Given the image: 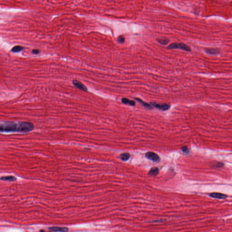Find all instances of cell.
<instances>
[{
  "mask_svg": "<svg viewBox=\"0 0 232 232\" xmlns=\"http://www.w3.org/2000/svg\"><path fill=\"white\" fill-rule=\"evenodd\" d=\"M32 52H33V53L34 54H39V52H40L39 51V50H33Z\"/></svg>",
  "mask_w": 232,
  "mask_h": 232,
  "instance_id": "19",
  "label": "cell"
},
{
  "mask_svg": "<svg viewBox=\"0 0 232 232\" xmlns=\"http://www.w3.org/2000/svg\"><path fill=\"white\" fill-rule=\"evenodd\" d=\"M151 104L155 108L162 111H167L171 108L170 105L165 103H151Z\"/></svg>",
  "mask_w": 232,
  "mask_h": 232,
  "instance_id": "4",
  "label": "cell"
},
{
  "mask_svg": "<svg viewBox=\"0 0 232 232\" xmlns=\"http://www.w3.org/2000/svg\"><path fill=\"white\" fill-rule=\"evenodd\" d=\"M181 151L184 153L186 154H188L189 152L188 148H187L186 146H184V147H182Z\"/></svg>",
  "mask_w": 232,
  "mask_h": 232,
  "instance_id": "17",
  "label": "cell"
},
{
  "mask_svg": "<svg viewBox=\"0 0 232 232\" xmlns=\"http://www.w3.org/2000/svg\"><path fill=\"white\" fill-rule=\"evenodd\" d=\"M23 50V47L20 46H16L13 48L12 49V51L14 52H18Z\"/></svg>",
  "mask_w": 232,
  "mask_h": 232,
  "instance_id": "15",
  "label": "cell"
},
{
  "mask_svg": "<svg viewBox=\"0 0 232 232\" xmlns=\"http://www.w3.org/2000/svg\"><path fill=\"white\" fill-rule=\"evenodd\" d=\"M130 157V155L128 153H122L120 155V158L121 159L122 161H124V162L127 161L129 159Z\"/></svg>",
  "mask_w": 232,
  "mask_h": 232,
  "instance_id": "13",
  "label": "cell"
},
{
  "mask_svg": "<svg viewBox=\"0 0 232 232\" xmlns=\"http://www.w3.org/2000/svg\"><path fill=\"white\" fill-rule=\"evenodd\" d=\"M73 84L76 87H77L81 90L84 91H87V87L84 85V84L81 83V82L79 81H77L76 80H74L73 81Z\"/></svg>",
  "mask_w": 232,
  "mask_h": 232,
  "instance_id": "5",
  "label": "cell"
},
{
  "mask_svg": "<svg viewBox=\"0 0 232 232\" xmlns=\"http://www.w3.org/2000/svg\"><path fill=\"white\" fill-rule=\"evenodd\" d=\"M0 180L4 181H14L17 180V179L12 175H9L7 176H3L1 177L0 178Z\"/></svg>",
  "mask_w": 232,
  "mask_h": 232,
  "instance_id": "10",
  "label": "cell"
},
{
  "mask_svg": "<svg viewBox=\"0 0 232 232\" xmlns=\"http://www.w3.org/2000/svg\"><path fill=\"white\" fill-rule=\"evenodd\" d=\"M49 229L54 232H67L69 231L67 228L62 227H52L50 228Z\"/></svg>",
  "mask_w": 232,
  "mask_h": 232,
  "instance_id": "6",
  "label": "cell"
},
{
  "mask_svg": "<svg viewBox=\"0 0 232 232\" xmlns=\"http://www.w3.org/2000/svg\"><path fill=\"white\" fill-rule=\"evenodd\" d=\"M121 102L122 103L126 104H129L132 106H134L136 105V103L134 101L131 100L127 98H123L121 99Z\"/></svg>",
  "mask_w": 232,
  "mask_h": 232,
  "instance_id": "12",
  "label": "cell"
},
{
  "mask_svg": "<svg viewBox=\"0 0 232 232\" xmlns=\"http://www.w3.org/2000/svg\"><path fill=\"white\" fill-rule=\"evenodd\" d=\"M40 232H45V231H44V230H41V231H40Z\"/></svg>",
  "mask_w": 232,
  "mask_h": 232,
  "instance_id": "20",
  "label": "cell"
},
{
  "mask_svg": "<svg viewBox=\"0 0 232 232\" xmlns=\"http://www.w3.org/2000/svg\"><path fill=\"white\" fill-rule=\"evenodd\" d=\"M146 157L153 162H158L160 161V158L157 154L153 152H148L146 154Z\"/></svg>",
  "mask_w": 232,
  "mask_h": 232,
  "instance_id": "3",
  "label": "cell"
},
{
  "mask_svg": "<svg viewBox=\"0 0 232 232\" xmlns=\"http://www.w3.org/2000/svg\"><path fill=\"white\" fill-rule=\"evenodd\" d=\"M205 51L206 53L212 55L217 54L220 52L219 49L216 48H206Z\"/></svg>",
  "mask_w": 232,
  "mask_h": 232,
  "instance_id": "8",
  "label": "cell"
},
{
  "mask_svg": "<svg viewBox=\"0 0 232 232\" xmlns=\"http://www.w3.org/2000/svg\"><path fill=\"white\" fill-rule=\"evenodd\" d=\"M167 48L169 49H180L187 52L191 51V49L187 45L181 43H172L169 45Z\"/></svg>",
  "mask_w": 232,
  "mask_h": 232,
  "instance_id": "2",
  "label": "cell"
},
{
  "mask_svg": "<svg viewBox=\"0 0 232 232\" xmlns=\"http://www.w3.org/2000/svg\"><path fill=\"white\" fill-rule=\"evenodd\" d=\"M135 99L137 101H138L139 103H140L143 106H144L145 108H146L149 109H151L152 108V107L151 105L148 104V103L145 102L144 101L142 100L140 98H136Z\"/></svg>",
  "mask_w": 232,
  "mask_h": 232,
  "instance_id": "9",
  "label": "cell"
},
{
  "mask_svg": "<svg viewBox=\"0 0 232 232\" xmlns=\"http://www.w3.org/2000/svg\"><path fill=\"white\" fill-rule=\"evenodd\" d=\"M125 39L124 37H123V36L122 35H121V36H119V37H118V42L120 43H123L125 42Z\"/></svg>",
  "mask_w": 232,
  "mask_h": 232,
  "instance_id": "16",
  "label": "cell"
},
{
  "mask_svg": "<svg viewBox=\"0 0 232 232\" xmlns=\"http://www.w3.org/2000/svg\"><path fill=\"white\" fill-rule=\"evenodd\" d=\"M209 196L214 198L218 199H224L227 197V195L220 193H212L209 194Z\"/></svg>",
  "mask_w": 232,
  "mask_h": 232,
  "instance_id": "7",
  "label": "cell"
},
{
  "mask_svg": "<svg viewBox=\"0 0 232 232\" xmlns=\"http://www.w3.org/2000/svg\"><path fill=\"white\" fill-rule=\"evenodd\" d=\"M223 165H224L223 163L222 162H217L216 164H215V167H217V168H219V167H221L222 166H223Z\"/></svg>",
  "mask_w": 232,
  "mask_h": 232,
  "instance_id": "18",
  "label": "cell"
},
{
  "mask_svg": "<svg viewBox=\"0 0 232 232\" xmlns=\"http://www.w3.org/2000/svg\"><path fill=\"white\" fill-rule=\"evenodd\" d=\"M34 125L31 122L23 121L16 123L9 122L0 123V132H20L28 133L32 131Z\"/></svg>",
  "mask_w": 232,
  "mask_h": 232,
  "instance_id": "1",
  "label": "cell"
},
{
  "mask_svg": "<svg viewBox=\"0 0 232 232\" xmlns=\"http://www.w3.org/2000/svg\"><path fill=\"white\" fill-rule=\"evenodd\" d=\"M157 41L160 44L163 45H166L170 42V41L167 39H157Z\"/></svg>",
  "mask_w": 232,
  "mask_h": 232,
  "instance_id": "14",
  "label": "cell"
},
{
  "mask_svg": "<svg viewBox=\"0 0 232 232\" xmlns=\"http://www.w3.org/2000/svg\"><path fill=\"white\" fill-rule=\"evenodd\" d=\"M159 170L158 168L154 167L152 168L150 170V171L148 173V175L150 176H156L159 174Z\"/></svg>",
  "mask_w": 232,
  "mask_h": 232,
  "instance_id": "11",
  "label": "cell"
}]
</instances>
